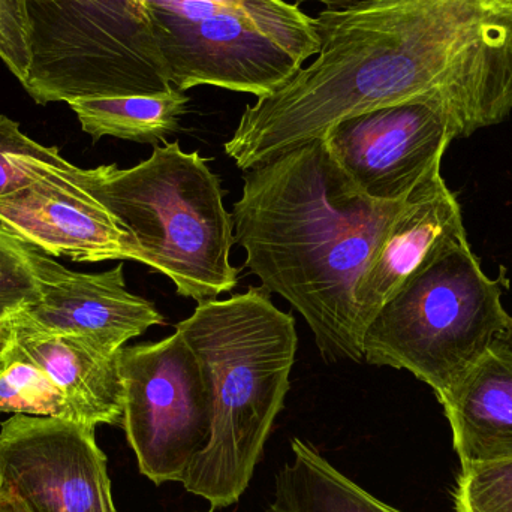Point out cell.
<instances>
[{
  "instance_id": "7402d4cb",
  "label": "cell",
  "mask_w": 512,
  "mask_h": 512,
  "mask_svg": "<svg viewBox=\"0 0 512 512\" xmlns=\"http://www.w3.org/2000/svg\"><path fill=\"white\" fill-rule=\"evenodd\" d=\"M304 2H319L328 6V9H349L372 0H295L294 5L300 6Z\"/></svg>"
},
{
  "instance_id": "ba28073f",
  "label": "cell",
  "mask_w": 512,
  "mask_h": 512,
  "mask_svg": "<svg viewBox=\"0 0 512 512\" xmlns=\"http://www.w3.org/2000/svg\"><path fill=\"white\" fill-rule=\"evenodd\" d=\"M456 123L441 95L376 108L336 123L324 135L337 164L367 197L406 200L441 170Z\"/></svg>"
},
{
  "instance_id": "44dd1931",
  "label": "cell",
  "mask_w": 512,
  "mask_h": 512,
  "mask_svg": "<svg viewBox=\"0 0 512 512\" xmlns=\"http://www.w3.org/2000/svg\"><path fill=\"white\" fill-rule=\"evenodd\" d=\"M0 59L21 84L30 66L27 0H0Z\"/></svg>"
},
{
  "instance_id": "277c9868",
  "label": "cell",
  "mask_w": 512,
  "mask_h": 512,
  "mask_svg": "<svg viewBox=\"0 0 512 512\" xmlns=\"http://www.w3.org/2000/svg\"><path fill=\"white\" fill-rule=\"evenodd\" d=\"M504 280L490 279L469 243L427 262L381 307L361 339L372 366L408 370L439 403L507 333Z\"/></svg>"
},
{
  "instance_id": "5bb4252c",
  "label": "cell",
  "mask_w": 512,
  "mask_h": 512,
  "mask_svg": "<svg viewBox=\"0 0 512 512\" xmlns=\"http://www.w3.org/2000/svg\"><path fill=\"white\" fill-rule=\"evenodd\" d=\"M441 405L462 468L512 459V348L496 342Z\"/></svg>"
},
{
  "instance_id": "5b68a950",
  "label": "cell",
  "mask_w": 512,
  "mask_h": 512,
  "mask_svg": "<svg viewBox=\"0 0 512 512\" xmlns=\"http://www.w3.org/2000/svg\"><path fill=\"white\" fill-rule=\"evenodd\" d=\"M171 86L256 98L282 86L321 48L313 18L285 0H146Z\"/></svg>"
},
{
  "instance_id": "8992f818",
  "label": "cell",
  "mask_w": 512,
  "mask_h": 512,
  "mask_svg": "<svg viewBox=\"0 0 512 512\" xmlns=\"http://www.w3.org/2000/svg\"><path fill=\"white\" fill-rule=\"evenodd\" d=\"M30 66L21 86L39 105L173 89L146 3L27 0Z\"/></svg>"
},
{
  "instance_id": "3957f363",
  "label": "cell",
  "mask_w": 512,
  "mask_h": 512,
  "mask_svg": "<svg viewBox=\"0 0 512 512\" xmlns=\"http://www.w3.org/2000/svg\"><path fill=\"white\" fill-rule=\"evenodd\" d=\"M66 173L134 237L144 265L167 276L177 294L203 303L236 288L227 192L200 152L174 141L126 170L114 164L83 170L69 162Z\"/></svg>"
},
{
  "instance_id": "d4e9b609",
  "label": "cell",
  "mask_w": 512,
  "mask_h": 512,
  "mask_svg": "<svg viewBox=\"0 0 512 512\" xmlns=\"http://www.w3.org/2000/svg\"><path fill=\"white\" fill-rule=\"evenodd\" d=\"M501 340L502 342L507 343V345L510 346V348H512V316L510 322H508L507 333H505V336L502 337Z\"/></svg>"
},
{
  "instance_id": "6da1fadb",
  "label": "cell",
  "mask_w": 512,
  "mask_h": 512,
  "mask_svg": "<svg viewBox=\"0 0 512 512\" xmlns=\"http://www.w3.org/2000/svg\"><path fill=\"white\" fill-rule=\"evenodd\" d=\"M234 242L309 325L327 361H363L355 288L406 200L364 195L324 138L245 171Z\"/></svg>"
},
{
  "instance_id": "30bf717a",
  "label": "cell",
  "mask_w": 512,
  "mask_h": 512,
  "mask_svg": "<svg viewBox=\"0 0 512 512\" xmlns=\"http://www.w3.org/2000/svg\"><path fill=\"white\" fill-rule=\"evenodd\" d=\"M26 188L0 197V227L27 245L75 262L146 264L134 237L66 173L69 162L23 159Z\"/></svg>"
},
{
  "instance_id": "ffe728a7",
  "label": "cell",
  "mask_w": 512,
  "mask_h": 512,
  "mask_svg": "<svg viewBox=\"0 0 512 512\" xmlns=\"http://www.w3.org/2000/svg\"><path fill=\"white\" fill-rule=\"evenodd\" d=\"M38 159L48 164L65 161L57 147H45L23 134L20 123L0 116V197L26 188L29 185V171L23 159Z\"/></svg>"
},
{
  "instance_id": "2e32d148",
  "label": "cell",
  "mask_w": 512,
  "mask_h": 512,
  "mask_svg": "<svg viewBox=\"0 0 512 512\" xmlns=\"http://www.w3.org/2000/svg\"><path fill=\"white\" fill-rule=\"evenodd\" d=\"M189 96L173 89L156 95L111 96L69 102L78 122L93 140L120 138L134 143L156 144L179 129L188 110Z\"/></svg>"
},
{
  "instance_id": "ac0fdd59",
  "label": "cell",
  "mask_w": 512,
  "mask_h": 512,
  "mask_svg": "<svg viewBox=\"0 0 512 512\" xmlns=\"http://www.w3.org/2000/svg\"><path fill=\"white\" fill-rule=\"evenodd\" d=\"M456 512H512V459L463 466Z\"/></svg>"
},
{
  "instance_id": "e0dca14e",
  "label": "cell",
  "mask_w": 512,
  "mask_h": 512,
  "mask_svg": "<svg viewBox=\"0 0 512 512\" xmlns=\"http://www.w3.org/2000/svg\"><path fill=\"white\" fill-rule=\"evenodd\" d=\"M0 414L77 421V412L50 376L9 340L0 357Z\"/></svg>"
},
{
  "instance_id": "d6986e66",
  "label": "cell",
  "mask_w": 512,
  "mask_h": 512,
  "mask_svg": "<svg viewBox=\"0 0 512 512\" xmlns=\"http://www.w3.org/2000/svg\"><path fill=\"white\" fill-rule=\"evenodd\" d=\"M26 245L0 227V324L39 300Z\"/></svg>"
},
{
  "instance_id": "7c38bea8",
  "label": "cell",
  "mask_w": 512,
  "mask_h": 512,
  "mask_svg": "<svg viewBox=\"0 0 512 512\" xmlns=\"http://www.w3.org/2000/svg\"><path fill=\"white\" fill-rule=\"evenodd\" d=\"M468 242L462 207L441 170L424 180L373 252L355 288L361 339L381 307L427 262Z\"/></svg>"
},
{
  "instance_id": "9c48e42d",
  "label": "cell",
  "mask_w": 512,
  "mask_h": 512,
  "mask_svg": "<svg viewBox=\"0 0 512 512\" xmlns=\"http://www.w3.org/2000/svg\"><path fill=\"white\" fill-rule=\"evenodd\" d=\"M0 492L27 512H116L95 427L12 415L0 427Z\"/></svg>"
},
{
  "instance_id": "9a60e30c",
  "label": "cell",
  "mask_w": 512,
  "mask_h": 512,
  "mask_svg": "<svg viewBox=\"0 0 512 512\" xmlns=\"http://www.w3.org/2000/svg\"><path fill=\"white\" fill-rule=\"evenodd\" d=\"M291 453L265 512H402L340 474L309 442L292 439Z\"/></svg>"
},
{
  "instance_id": "603a6c76",
  "label": "cell",
  "mask_w": 512,
  "mask_h": 512,
  "mask_svg": "<svg viewBox=\"0 0 512 512\" xmlns=\"http://www.w3.org/2000/svg\"><path fill=\"white\" fill-rule=\"evenodd\" d=\"M0 512H27L20 502L0 492Z\"/></svg>"
},
{
  "instance_id": "8fae6325",
  "label": "cell",
  "mask_w": 512,
  "mask_h": 512,
  "mask_svg": "<svg viewBox=\"0 0 512 512\" xmlns=\"http://www.w3.org/2000/svg\"><path fill=\"white\" fill-rule=\"evenodd\" d=\"M24 245L41 297L14 316L21 324L45 334L83 337L107 354L164 324L152 301L128 291L122 264L102 273H78Z\"/></svg>"
},
{
  "instance_id": "7a4b0ae2",
  "label": "cell",
  "mask_w": 512,
  "mask_h": 512,
  "mask_svg": "<svg viewBox=\"0 0 512 512\" xmlns=\"http://www.w3.org/2000/svg\"><path fill=\"white\" fill-rule=\"evenodd\" d=\"M213 390L212 436L182 484L213 508L231 507L248 489L274 420L291 388L295 318L264 286L198 303L176 325Z\"/></svg>"
},
{
  "instance_id": "cb8c5ba5",
  "label": "cell",
  "mask_w": 512,
  "mask_h": 512,
  "mask_svg": "<svg viewBox=\"0 0 512 512\" xmlns=\"http://www.w3.org/2000/svg\"><path fill=\"white\" fill-rule=\"evenodd\" d=\"M12 324L11 319L0 324V357H2L3 351H5L6 345L11 340Z\"/></svg>"
},
{
  "instance_id": "52a82bcc",
  "label": "cell",
  "mask_w": 512,
  "mask_h": 512,
  "mask_svg": "<svg viewBox=\"0 0 512 512\" xmlns=\"http://www.w3.org/2000/svg\"><path fill=\"white\" fill-rule=\"evenodd\" d=\"M123 418L138 468L153 483L180 481L212 436L213 390L197 355L176 333L119 352Z\"/></svg>"
},
{
  "instance_id": "4fadbf2b",
  "label": "cell",
  "mask_w": 512,
  "mask_h": 512,
  "mask_svg": "<svg viewBox=\"0 0 512 512\" xmlns=\"http://www.w3.org/2000/svg\"><path fill=\"white\" fill-rule=\"evenodd\" d=\"M11 324L12 340L65 394L80 423H122L120 351L107 354L83 337L41 333L15 318Z\"/></svg>"
}]
</instances>
